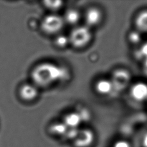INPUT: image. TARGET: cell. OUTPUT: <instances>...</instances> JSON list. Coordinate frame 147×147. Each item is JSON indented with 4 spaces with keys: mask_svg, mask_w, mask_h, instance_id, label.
<instances>
[{
    "mask_svg": "<svg viewBox=\"0 0 147 147\" xmlns=\"http://www.w3.org/2000/svg\"><path fill=\"white\" fill-rule=\"evenodd\" d=\"M68 75L67 70L63 67L51 63H43L34 68L31 76L36 85L46 87L67 79Z\"/></svg>",
    "mask_w": 147,
    "mask_h": 147,
    "instance_id": "obj_1",
    "label": "cell"
},
{
    "mask_svg": "<svg viewBox=\"0 0 147 147\" xmlns=\"http://www.w3.org/2000/svg\"><path fill=\"white\" fill-rule=\"evenodd\" d=\"M69 42L78 48L86 46L91 41L92 33L87 26H79L74 28L69 36Z\"/></svg>",
    "mask_w": 147,
    "mask_h": 147,
    "instance_id": "obj_2",
    "label": "cell"
},
{
    "mask_svg": "<svg viewBox=\"0 0 147 147\" xmlns=\"http://www.w3.org/2000/svg\"><path fill=\"white\" fill-rule=\"evenodd\" d=\"M64 24L63 18L57 14H50L42 20L41 27L48 34H54L60 31Z\"/></svg>",
    "mask_w": 147,
    "mask_h": 147,
    "instance_id": "obj_3",
    "label": "cell"
},
{
    "mask_svg": "<svg viewBox=\"0 0 147 147\" xmlns=\"http://www.w3.org/2000/svg\"><path fill=\"white\" fill-rule=\"evenodd\" d=\"M131 80L130 72L123 68H119L115 70L110 79L114 89L118 91L125 90L129 84Z\"/></svg>",
    "mask_w": 147,
    "mask_h": 147,
    "instance_id": "obj_4",
    "label": "cell"
},
{
    "mask_svg": "<svg viewBox=\"0 0 147 147\" xmlns=\"http://www.w3.org/2000/svg\"><path fill=\"white\" fill-rule=\"evenodd\" d=\"M130 95L136 102L147 100V84L141 82L133 84L130 88Z\"/></svg>",
    "mask_w": 147,
    "mask_h": 147,
    "instance_id": "obj_5",
    "label": "cell"
},
{
    "mask_svg": "<svg viewBox=\"0 0 147 147\" xmlns=\"http://www.w3.org/2000/svg\"><path fill=\"white\" fill-rule=\"evenodd\" d=\"M94 134L93 132L87 129L79 130L74 140V144L76 147H88L93 142Z\"/></svg>",
    "mask_w": 147,
    "mask_h": 147,
    "instance_id": "obj_6",
    "label": "cell"
},
{
    "mask_svg": "<svg viewBox=\"0 0 147 147\" xmlns=\"http://www.w3.org/2000/svg\"><path fill=\"white\" fill-rule=\"evenodd\" d=\"M102 19L103 13L98 7H90L85 13V21L88 28L98 25L102 22Z\"/></svg>",
    "mask_w": 147,
    "mask_h": 147,
    "instance_id": "obj_7",
    "label": "cell"
},
{
    "mask_svg": "<svg viewBox=\"0 0 147 147\" xmlns=\"http://www.w3.org/2000/svg\"><path fill=\"white\" fill-rule=\"evenodd\" d=\"M114 90V87L110 79H101L98 80L95 84L96 92L102 96H106L110 94Z\"/></svg>",
    "mask_w": 147,
    "mask_h": 147,
    "instance_id": "obj_8",
    "label": "cell"
},
{
    "mask_svg": "<svg viewBox=\"0 0 147 147\" xmlns=\"http://www.w3.org/2000/svg\"><path fill=\"white\" fill-rule=\"evenodd\" d=\"M38 94V90L36 87L33 84H24L20 90V95L24 100L29 101L36 98Z\"/></svg>",
    "mask_w": 147,
    "mask_h": 147,
    "instance_id": "obj_9",
    "label": "cell"
},
{
    "mask_svg": "<svg viewBox=\"0 0 147 147\" xmlns=\"http://www.w3.org/2000/svg\"><path fill=\"white\" fill-rule=\"evenodd\" d=\"M135 26L140 33H147V10L140 12L135 18Z\"/></svg>",
    "mask_w": 147,
    "mask_h": 147,
    "instance_id": "obj_10",
    "label": "cell"
},
{
    "mask_svg": "<svg viewBox=\"0 0 147 147\" xmlns=\"http://www.w3.org/2000/svg\"><path fill=\"white\" fill-rule=\"evenodd\" d=\"M82 121L79 113H71L65 116L63 123L68 128H78Z\"/></svg>",
    "mask_w": 147,
    "mask_h": 147,
    "instance_id": "obj_11",
    "label": "cell"
},
{
    "mask_svg": "<svg viewBox=\"0 0 147 147\" xmlns=\"http://www.w3.org/2000/svg\"><path fill=\"white\" fill-rule=\"evenodd\" d=\"M63 20L64 22H65L68 24H75L80 20V13L75 9H70L65 12Z\"/></svg>",
    "mask_w": 147,
    "mask_h": 147,
    "instance_id": "obj_12",
    "label": "cell"
},
{
    "mask_svg": "<svg viewBox=\"0 0 147 147\" xmlns=\"http://www.w3.org/2000/svg\"><path fill=\"white\" fill-rule=\"evenodd\" d=\"M68 127L63 123H56L52 125L51 127V130L54 134L59 136H64Z\"/></svg>",
    "mask_w": 147,
    "mask_h": 147,
    "instance_id": "obj_13",
    "label": "cell"
},
{
    "mask_svg": "<svg viewBox=\"0 0 147 147\" xmlns=\"http://www.w3.org/2000/svg\"><path fill=\"white\" fill-rule=\"evenodd\" d=\"M128 40L133 44H138L141 41V33L138 30L130 32L128 34Z\"/></svg>",
    "mask_w": 147,
    "mask_h": 147,
    "instance_id": "obj_14",
    "label": "cell"
},
{
    "mask_svg": "<svg viewBox=\"0 0 147 147\" xmlns=\"http://www.w3.org/2000/svg\"><path fill=\"white\" fill-rule=\"evenodd\" d=\"M44 3L47 8L52 10H56L63 5V2L60 1H46Z\"/></svg>",
    "mask_w": 147,
    "mask_h": 147,
    "instance_id": "obj_15",
    "label": "cell"
},
{
    "mask_svg": "<svg viewBox=\"0 0 147 147\" xmlns=\"http://www.w3.org/2000/svg\"><path fill=\"white\" fill-rule=\"evenodd\" d=\"M136 55H137V58L141 59L142 61L147 58V41L142 44L137 50Z\"/></svg>",
    "mask_w": 147,
    "mask_h": 147,
    "instance_id": "obj_16",
    "label": "cell"
},
{
    "mask_svg": "<svg viewBox=\"0 0 147 147\" xmlns=\"http://www.w3.org/2000/svg\"><path fill=\"white\" fill-rule=\"evenodd\" d=\"M69 42V38L65 36H59L55 40V43L56 45L59 47H64Z\"/></svg>",
    "mask_w": 147,
    "mask_h": 147,
    "instance_id": "obj_17",
    "label": "cell"
},
{
    "mask_svg": "<svg viewBox=\"0 0 147 147\" xmlns=\"http://www.w3.org/2000/svg\"><path fill=\"white\" fill-rule=\"evenodd\" d=\"M114 147H130L129 143L125 141H117L114 145Z\"/></svg>",
    "mask_w": 147,
    "mask_h": 147,
    "instance_id": "obj_18",
    "label": "cell"
},
{
    "mask_svg": "<svg viewBox=\"0 0 147 147\" xmlns=\"http://www.w3.org/2000/svg\"><path fill=\"white\" fill-rule=\"evenodd\" d=\"M143 68L144 73L147 75V58L145 59L143 61Z\"/></svg>",
    "mask_w": 147,
    "mask_h": 147,
    "instance_id": "obj_19",
    "label": "cell"
},
{
    "mask_svg": "<svg viewBox=\"0 0 147 147\" xmlns=\"http://www.w3.org/2000/svg\"><path fill=\"white\" fill-rule=\"evenodd\" d=\"M142 144L144 147H147V133L145 134L143 137Z\"/></svg>",
    "mask_w": 147,
    "mask_h": 147,
    "instance_id": "obj_20",
    "label": "cell"
}]
</instances>
